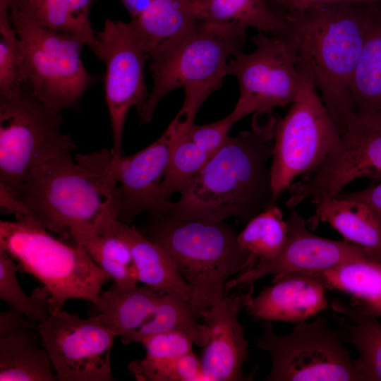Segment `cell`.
Returning <instances> with one entry per match:
<instances>
[{"instance_id":"obj_1","label":"cell","mask_w":381,"mask_h":381,"mask_svg":"<svg viewBox=\"0 0 381 381\" xmlns=\"http://www.w3.org/2000/svg\"><path fill=\"white\" fill-rule=\"evenodd\" d=\"M277 116L272 110L254 114L252 126L225 145L181 193L168 214L174 218H205L241 222L272 205L271 166Z\"/></svg>"},{"instance_id":"obj_2","label":"cell","mask_w":381,"mask_h":381,"mask_svg":"<svg viewBox=\"0 0 381 381\" xmlns=\"http://www.w3.org/2000/svg\"><path fill=\"white\" fill-rule=\"evenodd\" d=\"M371 5L339 2L285 12V28L277 36L311 79L341 135L353 115L351 83Z\"/></svg>"},{"instance_id":"obj_3","label":"cell","mask_w":381,"mask_h":381,"mask_svg":"<svg viewBox=\"0 0 381 381\" xmlns=\"http://www.w3.org/2000/svg\"><path fill=\"white\" fill-rule=\"evenodd\" d=\"M247 29L196 19L155 47L149 54L153 85L140 123H150L161 100L178 88L185 96L176 118L185 126L194 123L205 100L222 87L229 59L243 52Z\"/></svg>"},{"instance_id":"obj_4","label":"cell","mask_w":381,"mask_h":381,"mask_svg":"<svg viewBox=\"0 0 381 381\" xmlns=\"http://www.w3.org/2000/svg\"><path fill=\"white\" fill-rule=\"evenodd\" d=\"M114 152H62L41 166L16 192L29 219L48 231L71 238L73 229L95 226L109 215L117 219Z\"/></svg>"},{"instance_id":"obj_5","label":"cell","mask_w":381,"mask_h":381,"mask_svg":"<svg viewBox=\"0 0 381 381\" xmlns=\"http://www.w3.org/2000/svg\"><path fill=\"white\" fill-rule=\"evenodd\" d=\"M137 229L171 255L192 289L189 304L198 318L226 296L225 286L231 277L251 269L258 262L223 222L150 214Z\"/></svg>"},{"instance_id":"obj_6","label":"cell","mask_w":381,"mask_h":381,"mask_svg":"<svg viewBox=\"0 0 381 381\" xmlns=\"http://www.w3.org/2000/svg\"><path fill=\"white\" fill-rule=\"evenodd\" d=\"M32 219L0 222V248L18 262V270L32 274L50 294L49 315L61 310L71 299L94 303L109 275L85 249L52 236Z\"/></svg>"},{"instance_id":"obj_7","label":"cell","mask_w":381,"mask_h":381,"mask_svg":"<svg viewBox=\"0 0 381 381\" xmlns=\"http://www.w3.org/2000/svg\"><path fill=\"white\" fill-rule=\"evenodd\" d=\"M60 111L32 92L28 83L16 97L0 100V186L13 195L41 166L77 148L62 131Z\"/></svg>"},{"instance_id":"obj_8","label":"cell","mask_w":381,"mask_h":381,"mask_svg":"<svg viewBox=\"0 0 381 381\" xmlns=\"http://www.w3.org/2000/svg\"><path fill=\"white\" fill-rule=\"evenodd\" d=\"M8 8L20 40L26 80L33 95L60 111L76 109L95 82L82 60L85 42L73 34L41 26L16 9Z\"/></svg>"},{"instance_id":"obj_9","label":"cell","mask_w":381,"mask_h":381,"mask_svg":"<svg viewBox=\"0 0 381 381\" xmlns=\"http://www.w3.org/2000/svg\"><path fill=\"white\" fill-rule=\"evenodd\" d=\"M286 114L277 116L271 164L272 205L298 176L318 169L338 143L340 131L310 77Z\"/></svg>"},{"instance_id":"obj_10","label":"cell","mask_w":381,"mask_h":381,"mask_svg":"<svg viewBox=\"0 0 381 381\" xmlns=\"http://www.w3.org/2000/svg\"><path fill=\"white\" fill-rule=\"evenodd\" d=\"M344 332L318 315L295 324L286 334L264 321L257 346L268 353L271 370L265 381H363L345 344Z\"/></svg>"},{"instance_id":"obj_11","label":"cell","mask_w":381,"mask_h":381,"mask_svg":"<svg viewBox=\"0 0 381 381\" xmlns=\"http://www.w3.org/2000/svg\"><path fill=\"white\" fill-rule=\"evenodd\" d=\"M254 50L232 57L227 75L236 78L239 97L231 114L237 123L252 113L291 104L301 85L296 59L284 39L261 32L253 37Z\"/></svg>"},{"instance_id":"obj_12","label":"cell","mask_w":381,"mask_h":381,"mask_svg":"<svg viewBox=\"0 0 381 381\" xmlns=\"http://www.w3.org/2000/svg\"><path fill=\"white\" fill-rule=\"evenodd\" d=\"M361 177L381 179V109L353 114L338 143L315 174L289 187L286 205L292 209L305 200L315 204L335 196Z\"/></svg>"},{"instance_id":"obj_13","label":"cell","mask_w":381,"mask_h":381,"mask_svg":"<svg viewBox=\"0 0 381 381\" xmlns=\"http://www.w3.org/2000/svg\"><path fill=\"white\" fill-rule=\"evenodd\" d=\"M59 381H114L111 352L116 335L99 315L82 318L60 310L39 323Z\"/></svg>"},{"instance_id":"obj_14","label":"cell","mask_w":381,"mask_h":381,"mask_svg":"<svg viewBox=\"0 0 381 381\" xmlns=\"http://www.w3.org/2000/svg\"><path fill=\"white\" fill-rule=\"evenodd\" d=\"M93 53L105 64L104 92L113 137L112 151L123 155V133L132 107L139 114L148 92L145 65L149 54L139 44L129 23L106 19L96 32Z\"/></svg>"},{"instance_id":"obj_15","label":"cell","mask_w":381,"mask_h":381,"mask_svg":"<svg viewBox=\"0 0 381 381\" xmlns=\"http://www.w3.org/2000/svg\"><path fill=\"white\" fill-rule=\"evenodd\" d=\"M286 222L287 238L279 254L272 260L257 262L251 269L229 280L226 291L250 286L268 275L279 277L297 272H322L347 262L373 259L346 240L334 241L314 234L309 230L307 220L294 208Z\"/></svg>"},{"instance_id":"obj_16","label":"cell","mask_w":381,"mask_h":381,"mask_svg":"<svg viewBox=\"0 0 381 381\" xmlns=\"http://www.w3.org/2000/svg\"><path fill=\"white\" fill-rule=\"evenodd\" d=\"M171 126L155 142L131 156L114 153L118 219L131 225L143 212L167 214L174 202L164 198L162 183L170 151Z\"/></svg>"},{"instance_id":"obj_17","label":"cell","mask_w":381,"mask_h":381,"mask_svg":"<svg viewBox=\"0 0 381 381\" xmlns=\"http://www.w3.org/2000/svg\"><path fill=\"white\" fill-rule=\"evenodd\" d=\"M253 284L245 294L225 296L200 313L210 329V339L200 358L202 380H248L243 366L248 356L245 329L238 319Z\"/></svg>"},{"instance_id":"obj_18","label":"cell","mask_w":381,"mask_h":381,"mask_svg":"<svg viewBox=\"0 0 381 381\" xmlns=\"http://www.w3.org/2000/svg\"><path fill=\"white\" fill-rule=\"evenodd\" d=\"M257 296L253 290L245 303L253 320L297 323L328 309L326 287L318 272H297L272 277Z\"/></svg>"},{"instance_id":"obj_19","label":"cell","mask_w":381,"mask_h":381,"mask_svg":"<svg viewBox=\"0 0 381 381\" xmlns=\"http://www.w3.org/2000/svg\"><path fill=\"white\" fill-rule=\"evenodd\" d=\"M39 323L9 308L0 313V381H56Z\"/></svg>"},{"instance_id":"obj_20","label":"cell","mask_w":381,"mask_h":381,"mask_svg":"<svg viewBox=\"0 0 381 381\" xmlns=\"http://www.w3.org/2000/svg\"><path fill=\"white\" fill-rule=\"evenodd\" d=\"M114 232L128 246L139 282L162 294H176L190 301L193 291L181 275L171 255L160 245L142 234L136 227L111 217Z\"/></svg>"},{"instance_id":"obj_21","label":"cell","mask_w":381,"mask_h":381,"mask_svg":"<svg viewBox=\"0 0 381 381\" xmlns=\"http://www.w3.org/2000/svg\"><path fill=\"white\" fill-rule=\"evenodd\" d=\"M315 206L313 215L307 220L309 229H315L321 222L328 223L344 240L381 262V224L368 205L334 196L319 201Z\"/></svg>"},{"instance_id":"obj_22","label":"cell","mask_w":381,"mask_h":381,"mask_svg":"<svg viewBox=\"0 0 381 381\" xmlns=\"http://www.w3.org/2000/svg\"><path fill=\"white\" fill-rule=\"evenodd\" d=\"M162 294L145 284L122 286L114 282L93 305L99 312L101 322L122 339L149 319Z\"/></svg>"},{"instance_id":"obj_23","label":"cell","mask_w":381,"mask_h":381,"mask_svg":"<svg viewBox=\"0 0 381 381\" xmlns=\"http://www.w3.org/2000/svg\"><path fill=\"white\" fill-rule=\"evenodd\" d=\"M107 216L95 226L73 229L71 238L92 260L122 286L138 284L135 265L128 245L111 229Z\"/></svg>"},{"instance_id":"obj_24","label":"cell","mask_w":381,"mask_h":381,"mask_svg":"<svg viewBox=\"0 0 381 381\" xmlns=\"http://www.w3.org/2000/svg\"><path fill=\"white\" fill-rule=\"evenodd\" d=\"M332 308L346 343L358 351L353 363L363 381H381V323L375 316L339 298L333 301Z\"/></svg>"},{"instance_id":"obj_25","label":"cell","mask_w":381,"mask_h":381,"mask_svg":"<svg viewBox=\"0 0 381 381\" xmlns=\"http://www.w3.org/2000/svg\"><path fill=\"white\" fill-rule=\"evenodd\" d=\"M377 5L370 7L363 49L351 80L353 114L381 109V11Z\"/></svg>"},{"instance_id":"obj_26","label":"cell","mask_w":381,"mask_h":381,"mask_svg":"<svg viewBox=\"0 0 381 381\" xmlns=\"http://www.w3.org/2000/svg\"><path fill=\"white\" fill-rule=\"evenodd\" d=\"M189 302L176 294H163L149 319L137 330L121 339L125 344L140 343L146 337L165 332L186 335L193 344L204 347L210 339V329L198 322Z\"/></svg>"},{"instance_id":"obj_27","label":"cell","mask_w":381,"mask_h":381,"mask_svg":"<svg viewBox=\"0 0 381 381\" xmlns=\"http://www.w3.org/2000/svg\"><path fill=\"white\" fill-rule=\"evenodd\" d=\"M197 19L213 23H236L246 28L279 36L285 28L282 15L265 0H190Z\"/></svg>"},{"instance_id":"obj_28","label":"cell","mask_w":381,"mask_h":381,"mask_svg":"<svg viewBox=\"0 0 381 381\" xmlns=\"http://www.w3.org/2000/svg\"><path fill=\"white\" fill-rule=\"evenodd\" d=\"M196 19L190 0H154L142 15L128 23L139 44L150 54Z\"/></svg>"},{"instance_id":"obj_29","label":"cell","mask_w":381,"mask_h":381,"mask_svg":"<svg viewBox=\"0 0 381 381\" xmlns=\"http://www.w3.org/2000/svg\"><path fill=\"white\" fill-rule=\"evenodd\" d=\"M326 289L349 295L357 308L381 304V262L365 259L318 272Z\"/></svg>"},{"instance_id":"obj_30","label":"cell","mask_w":381,"mask_h":381,"mask_svg":"<svg viewBox=\"0 0 381 381\" xmlns=\"http://www.w3.org/2000/svg\"><path fill=\"white\" fill-rule=\"evenodd\" d=\"M171 126L170 151L165 174L162 183L164 198L170 200L171 195L183 192L202 170L214 154L209 153L193 143L176 118Z\"/></svg>"},{"instance_id":"obj_31","label":"cell","mask_w":381,"mask_h":381,"mask_svg":"<svg viewBox=\"0 0 381 381\" xmlns=\"http://www.w3.org/2000/svg\"><path fill=\"white\" fill-rule=\"evenodd\" d=\"M287 235V222L283 219L281 210L274 205L249 220L237 238L258 262L277 257L284 246Z\"/></svg>"},{"instance_id":"obj_32","label":"cell","mask_w":381,"mask_h":381,"mask_svg":"<svg viewBox=\"0 0 381 381\" xmlns=\"http://www.w3.org/2000/svg\"><path fill=\"white\" fill-rule=\"evenodd\" d=\"M26 82L20 40L10 18L8 0H0V100L18 96Z\"/></svg>"},{"instance_id":"obj_33","label":"cell","mask_w":381,"mask_h":381,"mask_svg":"<svg viewBox=\"0 0 381 381\" xmlns=\"http://www.w3.org/2000/svg\"><path fill=\"white\" fill-rule=\"evenodd\" d=\"M18 270L13 258L0 248V298L11 308L40 323L49 315L50 294L43 286L36 288L31 296H28L18 283Z\"/></svg>"},{"instance_id":"obj_34","label":"cell","mask_w":381,"mask_h":381,"mask_svg":"<svg viewBox=\"0 0 381 381\" xmlns=\"http://www.w3.org/2000/svg\"><path fill=\"white\" fill-rule=\"evenodd\" d=\"M129 372L139 381L202 380L201 363L193 351L179 357H144L128 364Z\"/></svg>"},{"instance_id":"obj_35","label":"cell","mask_w":381,"mask_h":381,"mask_svg":"<svg viewBox=\"0 0 381 381\" xmlns=\"http://www.w3.org/2000/svg\"><path fill=\"white\" fill-rule=\"evenodd\" d=\"M8 4L32 22L77 35L87 45L86 38L71 15L66 0H8Z\"/></svg>"},{"instance_id":"obj_36","label":"cell","mask_w":381,"mask_h":381,"mask_svg":"<svg viewBox=\"0 0 381 381\" xmlns=\"http://www.w3.org/2000/svg\"><path fill=\"white\" fill-rule=\"evenodd\" d=\"M236 123L230 113L212 123L203 125L193 123L186 127V131L190 139L199 147L209 153L215 154L229 138V132Z\"/></svg>"},{"instance_id":"obj_37","label":"cell","mask_w":381,"mask_h":381,"mask_svg":"<svg viewBox=\"0 0 381 381\" xmlns=\"http://www.w3.org/2000/svg\"><path fill=\"white\" fill-rule=\"evenodd\" d=\"M148 358L179 357L192 351L193 342L177 332H165L149 335L140 342Z\"/></svg>"},{"instance_id":"obj_38","label":"cell","mask_w":381,"mask_h":381,"mask_svg":"<svg viewBox=\"0 0 381 381\" xmlns=\"http://www.w3.org/2000/svg\"><path fill=\"white\" fill-rule=\"evenodd\" d=\"M95 0H66L71 15L92 49L95 44L96 32L90 20V11Z\"/></svg>"},{"instance_id":"obj_39","label":"cell","mask_w":381,"mask_h":381,"mask_svg":"<svg viewBox=\"0 0 381 381\" xmlns=\"http://www.w3.org/2000/svg\"><path fill=\"white\" fill-rule=\"evenodd\" d=\"M335 196L364 202L370 207L381 224V182L356 192L341 191Z\"/></svg>"},{"instance_id":"obj_40","label":"cell","mask_w":381,"mask_h":381,"mask_svg":"<svg viewBox=\"0 0 381 381\" xmlns=\"http://www.w3.org/2000/svg\"><path fill=\"white\" fill-rule=\"evenodd\" d=\"M286 12L297 11L318 5L339 3L358 2L368 4H379L381 0H275Z\"/></svg>"},{"instance_id":"obj_41","label":"cell","mask_w":381,"mask_h":381,"mask_svg":"<svg viewBox=\"0 0 381 381\" xmlns=\"http://www.w3.org/2000/svg\"><path fill=\"white\" fill-rule=\"evenodd\" d=\"M131 16L135 19L142 15L152 4L154 0H119Z\"/></svg>"},{"instance_id":"obj_42","label":"cell","mask_w":381,"mask_h":381,"mask_svg":"<svg viewBox=\"0 0 381 381\" xmlns=\"http://www.w3.org/2000/svg\"><path fill=\"white\" fill-rule=\"evenodd\" d=\"M357 308L375 317H381V304Z\"/></svg>"}]
</instances>
